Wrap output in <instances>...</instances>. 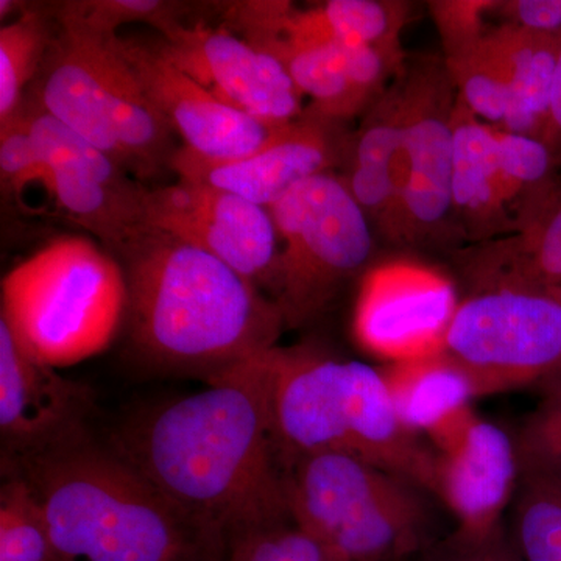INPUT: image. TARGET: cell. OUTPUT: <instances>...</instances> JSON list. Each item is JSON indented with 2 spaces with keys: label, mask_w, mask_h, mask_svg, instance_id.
<instances>
[{
  "label": "cell",
  "mask_w": 561,
  "mask_h": 561,
  "mask_svg": "<svg viewBox=\"0 0 561 561\" xmlns=\"http://www.w3.org/2000/svg\"><path fill=\"white\" fill-rule=\"evenodd\" d=\"M268 210L278 256L267 289L294 330L319 319L351 279L368 272L376 234L335 173L302 181Z\"/></svg>",
  "instance_id": "52a82bcc"
},
{
  "label": "cell",
  "mask_w": 561,
  "mask_h": 561,
  "mask_svg": "<svg viewBox=\"0 0 561 561\" xmlns=\"http://www.w3.org/2000/svg\"><path fill=\"white\" fill-rule=\"evenodd\" d=\"M150 227L219 257L257 286H268L278 236L271 210L232 192L181 180L147 192Z\"/></svg>",
  "instance_id": "4fadbf2b"
},
{
  "label": "cell",
  "mask_w": 561,
  "mask_h": 561,
  "mask_svg": "<svg viewBox=\"0 0 561 561\" xmlns=\"http://www.w3.org/2000/svg\"><path fill=\"white\" fill-rule=\"evenodd\" d=\"M459 302L453 280L434 268L412 262L378 265L362 276L354 337L387 365L435 356Z\"/></svg>",
  "instance_id": "7c38bea8"
},
{
  "label": "cell",
  "mask_w": 561,
  "mask_h": 561,
  "mask_svg": "<svg viewBox=\"0 0 561 561\" xmlns=\"http://www.w3.org/2000/svg\"><path fill=\"white\" fill-rule=\"evenodd\" d=\"M435 451V497L453 513L457 529L489 534L502 526L519 481L513 434L472 409L430 437Z\"/></svg>",
  "instance_id": "9a60e30c"
},
{
  "label": "cell",
  "mask_w": 561,
  "mask_h": 561,
  "mask_svg": "<svg viewBox=\"0 0 561 561\" xmlns=\"http://www.w3.org/2000/svg\"><path fill=\"white\" fill-rule=\"evenodd\" d=\"M236 28H257L306 44H359L401 49L408 5L378 0H330L300 10L287 2H245L230 9Z\"/></svg>",
  "instance_id": "7402d4cb"
},
{
  "label": "cell",
  "mask_w": 561,
  "mask_h": 561,
  "mask_svg": "<svg viewBox=\"0 0 561 561\" xmlns=\"http://www.w3.org/2000/svg\"><path fill=\"white\" fill-rule=\"evenodd\" d=\"M271 357L273 430L286 472L312 454H348L434 494V448L401 423L381 370L306 345H276Z\"/></svg>",
  "instance_id": "277c9868"
},
{
  "label": "cell",
  "mask_w": 561,
  "mask_h": 561,
  "mask_svg": "<svg viewBox=\"0 0 561 561\" xmlns=\"http://www.w3.org/2000/svg\"><path fill=\"white\" fill-rule=\"evenodd\" d=\"M0 176L3 186L21 192L27 184L47 179V171L39 160L31 124L24 111L7 124L0 125Z\"/></svg>",
  "instance_id": "e575fe53"
},
{
  "label": "cell",
  "mask_w": 561,
  "mask_h": 561,
  "mask_svg": "<svg viewBox=\"0 0 561 561\" xmlns=\"http://www.w3.org/2000/svg\"><path fill=\"white\" fill-rule=\"evenodd\" d=\"M225 561H342L291 518L227 538Z\"/></svg>",
  "instance_id": "d6a6232c"
},
{
  "label": "cell",
  "mask_w": 561,
  "mask_h": 561,
  "mask_svg": "<svg viewBox=\"0 0 561 561\" xmlns=\"http://www.w3.org/2000/svg\"><path fill=\"white\" fill-rule=\"evenodd\" d=\"M51 39L46 18L32 9L0 28V125L20 113L25 88L38 76Z\"/></svg>",
  "instance_id": "83f0119b"
},
{
  "label": "cell",
  "mask_w": 561,
  "mask_h": 561,
  "mask_svg": "<svg viewBox=\"0 0 561 561\" xmlns=\"http://www.w3.org/2000/svg\"><path fill=\"white\" fill-rule=\"evenodd\" d=\"M32 101L131 172L106 108L99 72L98 36L61 25L36 76Z\"/></svg>",
  "instance_id": "ffe728a7"
},
{
  "label": "cell",
  "mask_w": 561,
  "mask_h": 561,
  "mask_svg": "<svg viewBox=\"0 0 561 561\" xmlns=\"http://www.w3.org/2000/svg\"><path fill=\"white\" fill-rule=\"evenodd\" d=\"M144 90L183 138L184 149L206 160H234L260 149L271 128L231 108L169 57L161 41L111 36Z\"/></svg>",
  "instance_id": "2e32d148"
},
{
  "label": "cell",
  "mask_w": 561,
  "mask_h": 561,
  "mask_svg": "<svg viewBox=\"0 0 561 561\" xmlns=\"http://www.w3.org/2000/svg\"><path fill=\"white\" fill-rule=\"evenodd\" d=\"M409 561H523L504 524L489 534L456 529Z\"/></svg>",
  "instance_id": "d590c367"
},
{
  "label": "cell",
  "mask_w": 561,
  "mask_h": 561,
  "mask_svg": "<svg viewBox=\"0 0 561 561\" xmlns=\"http://www.w3.org/2000/svg\"><path fill=\"white\" fill-rule=\"evenodd\" d=\"M121 262L90 239H57L2 280V316L22 350L61 368L108 348L127 317Z\"/></svg>",
  "instance_id": "5b68a950"
},
{
  "label": "cell",
  "mask_w": 561,
  "mask_h": 561,
  "mask_svg": "<svg viewBox=\"0 0 561 561\" xmlns=\"http://www.w3.org/2000/svg\"><path fill=\"white\" fill-rule=\"evenodd\" d=\"M486 43L500 62L511 92V111L502 130L541 140L548 122L561 32L548 35L494 24L486 33Z\"/></svg>",
  "instance_id": "cb8c5ba5"
},
{
  "label": "cell",
  "mask_w": 561,
  "mask_h": 561,
  "mask_svg": "<svg viewBox=\"0 0 561 561\" xmlns=\"http://www.w3.org/2000/svg\"><path fill=\"white\" fill-rule=\"evenodd\" d=\"M272 350L210 376L205 390L142 413L113 448L225 540L290 518L273 430Z\"/></svg>",
  "instance_id": "6da1fadb"
},
{
  "label": "cell",
  "mask_w": 561,
  "mask_h": 561,
  "mask_svg": "<svg viewBox=\"0 0 561 561\" xmlns=\"http://www.w3.org/2000/svg\"><path fill=\"white\" fill-rule=\"evenodd\" d=\"M456 265L470 294L561 287V173L531 202L518 230L494 241L465 245Z\"/></svg>",
  "instance_id": "d6986e66"
},
{
  "label": "cell",
  "mask_w": 561,
  "mask_h": 561,
  "mask_svg": "<svg viewBox=\"0 0 561 561\" xmlns=\"http://www.w3.org/2000/svg\"><path fill=\"white\" fill-rule=\"evenodd\" d=\"M90 393L33 359L0 319V435L18 460L83 434Z\"/></svg>",
  "instance_id": "e0dca14e"
},
{
  "label": "cell",
  "mask_w": 561,
  "mask_h": 561,
  "mask_svg": "<svg viewBox=\"0 0 561 561\" xmlns=\"http://www.w3.org/2000/svg\"><path fill=\"white\" fill-rule=\"evenodd\" d=\"M511 507V538L523 561H561L559 483L519 471Z\"/></svg>",
  "instance_id": "4316f807"
},
{
  "label": "cell",
  "mask_w": 561,
  "mask_h": 561,
  "mask_svg": "<svg viewBox=\"0 0 561 561\" xmlns=\"http://www.w3.org/2000/svg\"><path fill=\"white\" fill-rule=\"evenodd\" d=\"M180 3L160 0H90V2H66L58 7L60 25L80 28L101 38L119 35L125 24L146 22L164 33L179 24Z\"/></svg>",
  "instance_id": "4dcf8cb0"
},
{
  "label": "cell",
  "mask_w": 561,
  "mask_h": 561,
  "mask_svg": "<svg viewBox=\"0 0 561 561\" xmlns=\"http://www.w3.org/2000/svg\"><path fill=\"white\" fill-rule=\"evenodd\" d=\"M241 32L243 39L280 62L313 110L342 122L370 108L405 65L401 49L297 43L257 28Z\"/></svg>",
  "instance_id": "ac0fdd59"
},
{
  "label": "cell",
  "mask_w": 561,
  "mask_h": 561,
  "mask_svg": "<svg viewBox=\"0 0 561 561\" xmlns=\"http://www.w3.org/2000/svg\"><path fill=\"white\" fill-rule=\"evenodd\" d=\"M559 173L541 140L491 127L459 98L454 113L453 219L461 247L518 230L530 203Z\"/></svg>",
  "instance_id": "30bf717a"
},
{
  "label": "cell",
  "mask_w": 561,
  "mask_h": 561,
  "mask_svg": "<svg viewBox=\"0 0 561 561\" xmlns=\"http://www.w3.org/2000/svg\"><path fill=\"white\" fill-rule=\"evenodd\" d=\"M98 61L106 108L130 161L131 173L138 179H150L162 168H171L176 151L172 146L173 131L111 36H98Z\"/></svg>",
  "instance_id": "603a6c76"
},
{
  "label": "cell",
  "mask_w": 561,
  "mask_h": 561,
  "mask_svg": "<svg viewBox=\"0 0 561 561\" xmlns=\"http://www.w3.org/2000/svg\"><path fill=\"white\" fill-rule=\"evenodd\" d=\"M541 401L513 432L519 471L541 476L561 486V378L548 381Z\"/></svg>",
  "instance_id": "1f68e13d"
},
{
  "label": "cell",
  "mask_w": 561,
  "mask_h": 561,
  "mask_svg": "<svg viewBox=\"0 0 561 561\" xmlns=\"http://www.w3.org/2000/svg\"><path fill=\"white\" fill-rule=\"evenodd\" d=\"M494 24L512 25L534 33L561 32V0H507L494 2Z\"/></svg>",
  "instance_id": "8d00e7d4"
},
{
  "label": "cell",
  "mask_w": 561,
  "mask_h": 561,
  "mask_svg": "<svg viewBox=\"0 0 561 561\" xmlns=\"http://www.w3.org/2000/svg\"><path fill=\"white\" fill-rule=\"evenodd\" d=\"M541 142L551 151L557 169L561 173V47L559 60H557L556 76H553L548 122H546Z\"/></svg>",
  "instance_id": "74e56055"
},
{
  "label": "cell",
  "mask_w": 561,
  "mask_h": 561,
  "mask_svg": "<svg viewBox=\"0 0 561 561\" xmlns=\"http://www.w3.org/2000/svg\"><path fill=\"white\" fill-rule=\"evenodd\" d=\"M548 291H551V294L556 295V297L559 298V300L561 301V287H559V289H552Z\"/></svg>",
  "instance_id": "ab89813d"
},
{
  "label": "cell",
  "mask_w": 561,
  "mask_h": 561,
  "mask_svg": "<svg viewBox=\"0 0 561 561\" xmlns=\"http://www.w3.org/2000/svg\"><path fill=\"white\" fill-rule=\"evenodd\" d=\"M440 33L445 61L456 60L489 33L494 2L485 0H440L430 3Z\"/></svg>",
  "instance_id": "836d02e7"
},
{
  "label": "cell",
  "mask_w": 561,
  "mask_h": 561,
  "mask_svg": "<svg viewBox=\"0 0 561 561\" xmlns=\"http://www.w3.org/2000/svg\"><path fill=\"white\" fill-rule=\"evenodd\" d=\"M162 46L176 65L225 105L278 128L301 116L302 95L272 55L227 28L179 24L161 33Z\"/></svg>",
  "instance_id": "5bb4252c"
},
{
  "label": "cell",
  "mask_w": 561,
  "mask_h": 561,
  "mask_svg": "<svg viewBox=\"0 0 561 561\" xmlns=\"http://www.w3.org/2000/svg\"><path fill=\"white\" fill-rule=\"evenodd\" d=\"M353 136L345 122L308 106L297 119L273 128L260 149L245 157L206 160L181 147L171 169L181 180L232 192L268 209L302 181L346 169Z\"/></svg>",
  "instance_id": "8fae6325"
},
{
  "label": "cell",
  "mask_w": 561,
  "mask_h": 561,
  "mask_svg": "<svg viewBox=\"0 0 561 561\" xmlns=\"http://www.w3.org/2000/svg\"><path fill=\"white\" fill-rule=\"evenodd\" d=\"M58 208L92 232L114 257L139 239L150 225L147 190L138 181H106L66 171H49L44 181Z\"/></svg>",
  "instance_id": "d4e9b609"
},
{
  "label": "cell",
  "mask_w": 561,
  "mask_h": 561,
  "mask_svg": "<svg viewBox=\"0 0 561 561\" xmlns=\"http://www.w3.org/2000/svg\"><path fill=\"white\" fill-rule=\"evenodd\" d=\"M404 136L398 247L461 249L453 219L454 113L459 92L445 58L419 57L401 70Z\"/></svg>",
  "instance_id": "9c48e42d"
},
{
  "label": "cell",
  "mask_w": 561,
  "mask_h": 561,
  "mask_svg": "<svg viewBox=\"0 0 561 561\" xmlns=\"http://www.w3.org/2000/svg\"><path fill=\"white\" fill-rule=\"evenodd\" d=\"M116 260L130 341L151 364L208 379L275 348L286 328L257 284L169 232L150 227Z\"/></svg>",
  "instance_id": "7a4b0ae2"
},
{
  "label": "cell",
  "mask_w": 561,
  "mask_h": 561,
  "mask_svg": "<svg viewBox=\"0 0 561 561\" xmlns=\"http://www.w3.org/2000/svg\"><path fill=\"white\" fill-rule=\"evenodd\" d=\"M7 461L38 497L58 561H225L221 531L84 432Z\"/></svg>",
  "instance_id": "3957f363"
},
{
  "label": "cell",
  "mask_w": 561,
  "mask_h": 561,
  "mask_svg": "<svg viewBox=\"0 0 561 561\" xmlns=\"http://www.w3.org/2000/svg\"><path fill=\"white\" fill-rule=\"evenodd\" d=\"M18 5H20V3L11 2V0H2V2H0V18L5 20L7 16H10L11 11L18 9Z\"/></svg>",
  "instance_id": "f35d334b"
},
{
  "label": "cell",
  "mask_w": 561,
  "mask_h": 561,
  "mask_svg": "<svg viewBox=\"0 0 561 561\" xmlns=\"http://www.w3.org/2000/svg\"><path fill=\"white\" fill-rule=\"evenodd\" d=\"M381 373L401 423L416 435L431 437L478 398L470 376L443 353L386 365Z\"/></svg>",
  "instance_id": "484cf974"
},
{
  "label": "cell",
  "mask_w": 561,
  "mask_h": 561,
  "mask_svg": "<svg viewBox=\"0 0 561 561\" xmlns=\"http://www.w3.org/2000/svg\"><path fill=\"white\" fill-rule=\"evenodd\" d=\"M286 493L291 519L342 561H409L440 538L434 494L348 454L294 461Z\"/></svg>",
  "instance_id": "8992f818"
},
{
  "label": "cell",
  "mask_w": 561,
  "mask_h": 561,
  "mask_svg": "<svg viewBox=\"0 0 561 561\" xmlns=\"http://www.w3.org/2000/svg\"><path fill=\"white\" fill-rule=\"evenodd\" d=\"M463 105L478 119L494 128H504L511 111V92L500 62L483 36L474 47L456 60L446 61Z\"/></svg>",
  "instance_id": "f546056e"
},
{
  "label": "cell",
  "mask_w": 561,
  "mask_h": 561,
  "mask_svg": "<svg viewBox=\"0 0 561 561\" xmlns=\"http://www.w3.org/2000/svg\"><path fill=\"white\" fill-rule=\"evenodd\" d=\"M402 70V69H401ZM400 72L365 111L353 136L346 175L342 176L370 221L376 238L397 245L401 206V154L404 99Z\"/></svg>",
  "instance_id": "44dd1931"
},
{
  "label": "cell",
  "mask_w": 561,
  "mask_h": 561,
  "mask_svg": "<svg viewBox=\"0 0 561 561\" xmlns=\"http://www.w3.org/2000/svg\"><path fill=\"white\" fill-rule=\"evenodd\" d=\"M0 561H58L38 497L14 472L0 490Z\"/></svg>",
  "instance_id": "f1b7e54d"
},
{
  "label": "cell",
  "mask_w": 561,
  "mask_h": 561,
  "mask_svg": "<svg viewBox=\"0 0 561 561\" xmlns=\"http://www.w3.org/2000/svg\"><path fill=\"white\" fill-rule=\"evenodd\" d=\"M442 353L470 376L476 397L561 378V301L538 290L468 294Z\"/></svg>",
  "instance_id": "ba28073f"
}]
</instances>
